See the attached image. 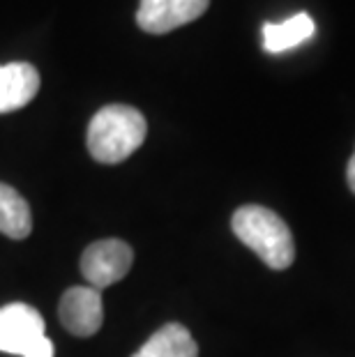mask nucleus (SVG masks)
I'll use <instances>...</instances> for the list:
<instances>
[{
    "instance_id": "obj_1",
    "label": "nucleus",
    "mask_w": 355,
    "mask_h": 357,
    "mask_svg": "<svg viewBox=\"0 0 355 357\" xmlns=\"http://www.w3.org/2000/svg\"><path fill=\"white\" fill-rule=\"evenodd\" d=\"M148 123L143 113L127 104H109L88 125V153L100 164H120L143 146Z\"/></svg>"
},
{
    "instance_id": "obj_2",
    "label": "nucleus",
    "mask_w": 355,
    "mask_h": 357,
    "mask_svg": "<svg viewBox=\"0 0 355 357\" xmlns=\"http://www.w3.org/2000/svg\"><path fill=\"white\" fill-rule=\"evenodd\" d=\"M236 238L268 265L270 270H286L296 258V242L291 229L277 212L263 205H243L231 219Z\"/></svg>"
},
{
    "instance_id": "obj_3",
    "label": "nucleus",
    "mask_w": 355,
    "mask_h": 357,
    "mask_svg": "<svg viewBox=\"0 0 355 357\" xmlns=\"http://www.w3.org/2000/svg\"><path fill=\"white\" fill-rule=\"evenodd\" d=\"M134 252L132 247L123 240L109 238L93 242L81 256V275L95 291L109 288L118 284L120 279L127 277L132 268Z\"/></svg>"
},
{
    "instance_id": "obj_4",
    "label": "nucleus",
    "mask_w": 355,
    "mask_h": 357,
    "mask_svg": "<svg viewBox=\"0 0 355 357\" xmlns=\"http://www.w3.org/2000/svg\"><path fill=\"white\" fill-rule=\"evenodd\" d=\"M47 334L42 314L24 302L0 307V351L10 355H21Z\"/></svg>"
},
{
    "instance_id": "obj_5",
    "label": "nucleus",
    "mask_w": 355,
    "mask_h": 357,
    "mask_svg": "<svg viewBox=\"0 0 355 357\" xmlns=\"http://www.w3.org/2000/svg\"><path fill=\"white\" fill-rule=\"evenodd\" d=\"M58 316L63 328L74 337H93L104 323L100 291H95L93 286H72L60 298Z\"/></svg>"
},
{
    "instance_id": "obj_6",
    "label": "nucleus",
    "mask_w": 355,
    "mask_h": 357,
    "mask_svg": "<svg viewBox=\"0 0 355 357\" xmlns=\"http://www.w3.org/2000/svg\"><path fill=\"white\" fill-rule=\"evenodd\" d=\"M210 0H141L137 24L150 35L171 33L206 14Z\"/></svg>"
},
{
    "instance_id": "obj_7",
    "label": "nucleus",
    "mask_w": 355,
    "mask_h": 357,
    "mask_svg": "<svg viewBox=\"0 0 355 357\" xmlns=\"http://www.w3.org/2000/svg\"><path fill=\"white\" fill-rule=\"evenodd\" d=\"M40 90V72L30 63L0 65V113L24 109Z\"/></svg>"
},
{
    "instance_id": "obj_8",
    "label": "nucleus",
    "mask_w": 355,
    "mask_h": 357,
    "mask_svg": "<svg viewBox=\"0 0 355 357\" xmlns=\"http://www.w3.org/2000/svg\"><path fill=\"white\" fill-rule=\"evenodd\" d=\"M132 357H199V346L185 325L169 323L157 330Z\"/></svg>"
},
{
    "instance_id": "obj_9",
    "label": "nucleus",
    "mask_w": 355,
    "mask_h": 357,
    "mask_svg": "<svg viewBox=\"0 0 355 357\" xmlns=\"http://www.w3.org/2000/svg\"><path fill=\"white\" fill-rule=\"evenodd\" d=\"M316 35V24L307 12L282 21V24L263 26V49L268 53H284L305 44Z\"/></svg>"
},
{
    "instance_id": "obj_10",
    "label": "nucleus",
    "mask_w": 355,
    "mask_h": 357,
    "mask_svg": "<svg viewBox=\"0 0 355 357\" xmlns=\"http://www.w3.org/2000/svg\"><path fill=\"white\" fill-rule=\"evenodd\" d=\"M33 231L30 205L17 189L0 182V233L12 240H24Z\"/></svg>"
},
{
    "instance_id": "obj_11",
    "label": "nucleus",
    "mask_w": 355,
    "mask_h": 357,
    "mask_svg": "<svg viewBox=\"0 0 355 357\" xmlns=\"http://www.w3.org/2000/svg\"><path fill=\"white\" fill-rule=\"evenodd\" d=\"M54 353H56L54 344H51V339L44 334V337H40L33 346L28 348L24 357H54Z\"/></svg>"
},
{
    "instance_id": "obj_12",
    "label": "nucleus",
    "mask_w": 355,
    "mask_h": 357,
    "mask_svg": "<svg viewBox=\"0 0 355 357\" xmlns=\"http://www.w3.org/2000/svg\"><path fill=\"white\" fill-rule=\"evenodd\" d=\"M346 178H349V187H351V192L355 194V153L351 155L349 159V169H346Z\"/></svg>"
}]
</instances>
